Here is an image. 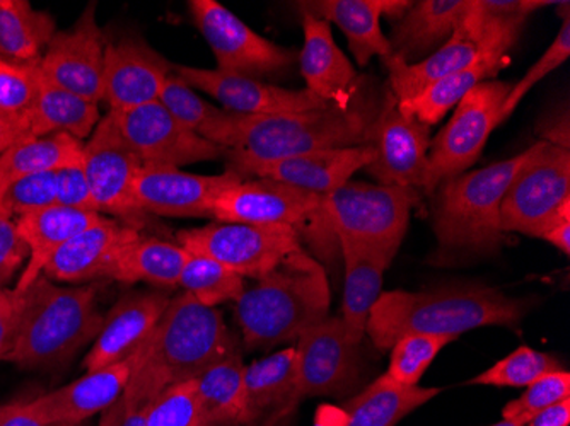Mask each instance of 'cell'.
I'll return each mask as SVG.
<instances>
[{
  "mask_svg": "<svg viewBox=\"0 0 570 426\" xmlns=\"http://www.w3.org/2000/svg\"><path fill=\"white\" fill-rule=\"evenodd\" d=\"M570 425V397L559 405L538 413L534 418L524 426H569Z\"/></svg>",
  "mask_w": 570,
  "mask_h": 426,
  "instance_id": "cell-54",
  "label": "cell"
},
{
  "mask_svg": "<svg viewBox=\"0 0 570 426\" xmlns=\"http://www.w3.org/2000/svg\"><path fill=\"white\" fill-rule=\"evenodd\" d=\"M521 31L523 30L511 31L501 40L487 44L473 62L443 77L441 81L425 89L417 98L399 101L400 110L412 115L428 127L439 123L446 117L448 111L454 108L473 88L482 85L487 79L492 81L504 67L509 66L511 62L509 50L514 48L520 40Z\"/></svg>",
  "mask_w": 570,
  "mask_h": 426,
  "instance_id": "cell-27",
  "label": "cell"
},
{
  "mask_svg": "<svg viewBox=\"0 0 570 426\" xmlns=\"http://www.w3.org/2000/svg\"><path fill=\"white\" fill-rule=\"evenodd\" d=\"M371 115L352 106H326L303 113L239 117L220 111L198 130V136L229 152L258 161H275L316 150L366 146Z\"/></svg>",
  "mask_w": 570,
  "mask_h": 426,
  "instance_id": "cell-3",
  "label": "cell"
},
{
  "mask_svg": "<svg viewBox=\"0 0 570 426\" xmlns=\"http://www.w3.org/2000/svg\"><path fill=\"white\" fill-rule=\"evenodd\" d=\"M569 204L570 150L541 140L530 147V156L509 182L501 204L502 230L541 239Z\"/></svg>",
  "mask_w": 570,
  "mask_h": 426,
  "instance_id": "cell-9",
  "label": "cell"
},
{
  "mask_svg": "<svg viewBox=\"0 0 570 426\" xmlns=\"http://www.w3.org/2000/svg\"><path fill=\"white\" fill-rule=\"evenodd\" d=\"M102 217L105 216L98 211L76 210L62 205H53L45 210L33 211L30 216L19 217L16 227L28 248V261L12 290L22 291L30 287L43 275L51 256L77 234L98 224Z\"/></svg>",
  "mask_w": 570,
  "mask_h": 426,
  "instance_id": "cell-28",
  "label": "cell"
},
{
  "mask_svg": "<svg viewBox=\"0 0 570 426\" xmlns=\"http://www.w3.org/2000/svg\"><path fill=\"white\" fill-rule=\"evenodd\" d=\"M188 9L191 21L214 51L220 72L262 81L264 77L281 76L296 62L293 50L261 37L216 0H190Z\"/></svg>",
  "mask_w": 570,
  "mask_h": 426,
  "instance_id": "cell-12",
  "label": "cell"
},
{
  "mask_svg": "<svg viewBox=\"0 0 570 426\" xmlns=\"http://www.w3.org/2000/svg\"><path fill=\"white\" fill-rule=\"evenodd\" d=\"M570 56V19L569 12L563 16L562 28L557 34L553 43L547 48L546 53L538 59V62L524 73L518 85L512 86L504 106H502V123L514 113L515 108L523 101L524 96L541 81L546 79L553 70L559 69L562 63L567 62Z\"/></svg>",
  "mask_w": 570,
  "mask_h": 426,
  "instance_id": "cell-46",
  "label": "cell"
},
{
  "mask_svg": "<svg viewBox=\"0 0 570 426\" xmlns=\"http://www.w3.org/2000/svg\"><path fill=\"white\" fill-rule=\"evenodd\" d=\"M28 261V248L19 236L16 220L0 214V288L24 268Z\"/></svg>",
  "mask_w": 570,
  "mask_h": 426,
  "instance_id": "cell-49",
  "label": "cell"
},
{
  "mask_svg": "<svg viewBox=\"0 0 570 426\" xmlns=\"http://www.w3.org/2000/svg\"><path fill=\"white\" fill-rule=\"evenodd\" d=\"M336 241L345 266L342 323L348 341L358 346L366 335L371 310L383 294V275L392 259L345 237H336Z\"/></svg>",
  "mask_w": 570,
  "mask_h": 426,
  "instance_id": "cell-30",
  "label": "cell"
},
{
  "mask_svg": "<svg viewBox=\"0 0 570 426\" xmlns=\"http://www.w3.org/2000/svg\"><path fill=\"white\" fill-rule=\"evenodd\" d=\"M528 156L530 149L487 168L463 172L439 186L434 210L438 251L432 258L435 266H453L494 255L505 245L502 198Z\"/></svg>",
  "mask_w": 570,
  "mask_h": 426,
  "instance_id": "cell-5",
  "label": "cell"
},
{
  "mask_svg": "<svg viewBox=\"0 0 570 426\" xmlns=\"http://www.w3.org/2000/svg\"><path fill=\"white\" fill-rule=\"evenodd\" d=\"M235 171L191 175L175 168H144L134 181L132 198L142 214L165 217H213V204L242 181Z\"/></svg>",
  "mask_w": 570,
  "mask_h": 426,
  "instance_id": "cell-20",
  "label": "cell"
},
{
  "mask_svg": "<svg viewBox=\"0 0 570 426\" xmlns=\"http://www.w3.org/2000/svg\"><path fill=\"white\" fill-rule=\"evenodd\" d=\"M296 409L297 406H287V408L278 409V412L272 413L264 422L255 426H289Z\"/></svg>",
  "mask_w": 570,
  "mask_h": 426,
  "instance_id": "cell-56",
  "label": "cell"
},
{
  "mask_svg": "<svg viewBox=\"0 0 570 426\" xmlns=\"http://www.w3.org/2000/svg\"><path fill=\"white\" fill-rule=\"evenodd\" d=\"M85 142L67 133L24 139L0 153V195L26 176L57 171L67 165L82 161Z\"/></svg>",
  "mask_w": 570,
  "mask_h": 426,
  "instance_id": "cell-38",
  "label": "cell"
},
{
  "mask_svg": "<svg viewBox=\"0 0 570 426\" xmlns=\"http://www.w3.org/2000/svg\"><path fill=\"white\" fill-rule=\"evenodd\" d=\"M570 397V374L567 370H557L534 380L527 387L523 396L508 403L502 415L508 422L524 426L538 413L546 412Z\"/></svg>",
  "mask_w": 570,
  "mask_h": 426,
  "instance_id": "cell-43",
  "label": "cell"
},
{
  "mask_svg": "<svg viewBox=\"0 0 570 426\" xmlns=\"http://www.w3.org/2000/svg\"><path fill=\"white\" fill-rule=\"evenodd\" d=\"M146 419L147 406H144L139 412H134L132 415H128L127 418L121 422L120 426H146Z\"/></svg>",
  "mask_w": 570,
  "mask_h": 426,
  "instance_id": "cell-57",
  "label": "cell"
},
{
  "mask_svg": "<svg viewBox=\"0 0 570 426\" xmlns=\"http://www.w3.org/2000/svg\"><path fill=\"white\" fill-rule=\"evenodd\" d=\"M490 426H521L518 423L508 422V419H502V422L495 423V425Z\"/></svg>",
  "mask_w": 570,
  "mask_h": 426,
  "instance_id": "cell-58",
  "label": "cell"
},
{
  "mask_svg": "<svg viewBox=\"0 0 570 426\" xmlns=\"http://www.w3.org/2000/svg\"><path fill=\"white\" fill-rule=\"evenodd\" d=\"M217 222L291 227L306 237L316 255L333 261L338 249L335 234L326 222L323 195L299 190L274 179L245 178L224 190L213 204Z\"/></svg>",
  "mask_w": 570,
  "mask_h": 426,
  "instance_id": "cell-7",
  "label": "cell"
},
{
  "mask_svg": "<svg viewBox=\"0 0 570 426\" xmlns=\"http://www.w3.org/2000/svg\"><path fill=\"white\" fill-rule=\"evenodd\" d=\"M18 325L8 360L21 368L56 367L72 358L101 331L92 287H60L41 275L16 291Z\"/></svg>",
  "mask_w": 570,
  "mask_h": 426,
  "instance_id": "cell-6",
  "label": "cell"
},
{
  "mask_svg": "<svg viewBox=\"0 0 570 426\" xmlns=\"http://www.w3.org/2000/svg\"><path fill=\"white\" fill-rule=\"evenodd\" d=\"M91 2L73 28L57 31L40 62L41 76L50 85L98 105L102 101L107 38L96 21Z\"/></svg>",
  "mask_w": 570,
  "mask_h": 426,
  "instance_id": "cell-17",
  "label": "cell"
},
{
  "mask_svg": "<svg viewBox=\"0 0 570 426\" xmlns=\"http://www.w3.org/2000/svg\"><path fill=\"white\" fill-rule=\"evenodd\" d=\"M158 102L176 121L197 133L207 121L213 120L223 111L217 106L202 99L195 89L185 85L175 73L166 79Z\"/></svg>",
  "mask_w": 570,
  "mask_h": 426,
  "instance_id": "cell-45",
  "label": "cell"
},
{
  "mask_svg": "<svg viewBox=\"0 0 570 426\" xmlns=\"http://www.w3.org/2000/svg\"><path fill=\"white\" fill-rule=\"evenodd\" d=\"M179 287L205 307L236 303L245 291V278L209 256L191 255L185 262Z\"/></svg>",
  "mask_w": 570,
  "mask_h": 426,
  "instance_id": "cell-39",
  "label": "cell"
},
{
  "mask_svg": "<svg viewBox=\"0 0 570 426\" xmlns=\"http://www.w3.org/2000/svg\"><path fill=\"white\" fill-rule=\"evenodd\" d=\"M0 426H62L41 422L26 408L24 402L0 405Z\"/></svg>",
  "mask_w": 570,
  "mask_h": 426,
  "instance_id": "cell-52",
  "label": "cell"
},
{
  "mask_svg": "<svg viewBox=\"0 0 570 426\" xmlns=\"http://www.w3.org/2000/svg\"><path fill=\"white\" fill-rule=\"evenodd\" d=\"M439 393L438 387L403 386L383 374L342 408L347 412L348 426H396Z\"/></svg>",
  "mask_w": 570,
  "mask_h": 426,
  "instance_id": "cell-35",
  "label": "cell"
},
{
  "mask_svg": "<svg viewBox=\"0 0 570 426\" xmlns=\"http://www.w3.org/2000/svg\"><path fill=\"white\" fill-rule=\"evenodd\" d=\"M43 76L40 63H11L0 60V115L28 125Z\"/></svg>",
  "mask_w": 570,
  "mask_h": 426,
  "instance_id": "cell-41",
  "label": "cell"
},
{
  "mask_svg": "<svg viewBox=\"0 0 570 426\" xmlns=\"http://www.w3.org/2000/svg\"><path fill=\"white\" fill-rule=\"evenodd\" d=\"M524 22L527 21L512 22V24L505 26L504 30L499 31L495 37L490 38L485 43H475L469 38L453 33V37L443 47L438 48L432 56L425 57L419 62L406 63L400 57H386L383 60L384 67L390 73L392 95L395 96L396 101H410V99L417 98L425 89L441 81L443 77L450 76V73L460 70L461 67L473 62L487 44L501 40L504 34L511 33V31L523 30Z\"/></svg>",
  "mask_w": 570,
  "mask_h": 426,
  "instance_id": "cell-29",
  "label": "cell"
},
{
  "mask_svg": "<svg viewBox=\"0 0 570 426\" xmlns=\"http://www.w3.org/2000/svg\"><path fill=\"white\" fill-rule=\"evenodd\" d=\"M57 204L56 171L37 172L12 182L0 195V214L18 220Z\"/></svg>",
  "mask_w": 570,
  "mask_h": 426,
  "instance_id": "cell-44",
  "label": "cell"
},
{
  "mask_svg": "<svg viewBox=\"0 0 570 426\" xmlns=\"http://www.w3.org/2000/svg\"><path fill=\"white\" fill-rule=\"evenodd\" d=\"M511 88L509 82L485 81L458 102L453 117L429 147L425 194L434 195L444 181L469 172L479 161L490 133L502 123V106Z\"/></svg>",
  "mask_w": 570,
  "mask_h": 426,
  "instance_id": "cell-10",
  "label": "cell"
},
{
  "mask_svg": "<svg viewBox=\"0 0 570 426\" xmlns=\"http://www.w3.org/2000/svg\"><path fill=\"white\" fill-rule=\"evenodd\" d=\"M451 341L454 339L448 336H403L393 345L387 376L403 386H419L429 365Z\"/></svg>",
  "mask_w": 570,
  "mask_h": 426,
  "instance_id": "cell-42",
  "label": "cell"
},
{
  "mask_svg": "<svg viewBox=\"0 0 570 426\" xmlns=\"http://www.w3.org/2000/svg\"><path fill=\"white\" fill-rule=\"evenodd\" d=\"M176 242L191 255L209 256L243 278H261L293 252L303 251L291 227L217 222L176 232Z\"/></svg>",
  "mask_w": 570,
  "mask_h": 426,
  "instance_id": "cell-11",
  "label": "cell"
},
{
  "mask_svg": "<svg viewBox=\"0 0 570 426\" xmlns=\"http://www.w3.org/2000/svg\"><path fill=\"white\" fill-rule=\"evenodd\" d=\"M330 284L323 265L297 251L255 278L236 300V319L249 350L299 338L330 313Z\"/></svg>",
  "mask_w": 570,
  "mask_h": 426,
  "instance_id": "cell-4",
  "label": "cell"
},
{
  "mask_svg": "<svg viewBox=\"0 0 570 426\" xmlns=\"http://www.w3.org/2000/svg\"><path fill=\"white\" fill-rule=\"evenodd\" d=\"M56 33V19L28 0H0L2 62L40 63Z\"/></svg>",
  "mask_w": 570,
  "mask_h": 426,
  "instance_id": "cell-36",
  "label": "cell"
},
{
  "mask_svg": "<svg viewBox=\"0 0 570 426\" xmlns=\"http://www.w3.org/2000/svg\"><path fill=\"white\" fill-rule=\"evenodd\" d=\"M173 73L191 89H198L219 101L227 113L239 115V117L303 113V111L322 110L330 106L307 89L294 91V89L278 88L261 79L235 76L217 69L173 66Z\"/></svg>",
  "mask_w": 570,
  "mask_h": 426,
  "instance_id": "cell-18",
  "label": "cell"
},
{
  "mask_svg": "<svg viewBox=\"0 0 570 426\" xmlns=\"http://www.w3.org/2000/svg\"><path fill=\"white\" fill-rule=\"evenodd\" d=\"M188 256L190 252L178 242L139 234L118 251L105 278L121 284L146 281L156 287H178Z\"/></svg>",
  "mask_w": 570,
  "mask_h": 426,
  "instance_id": "cell-33",
  "label": "cell"
},
{
  "mask_svg": "<svg viewBox=\"0 0 570 426\" xmlns=\"http://www.w3.org/2000/svg\"><path fill=\"white\" fill-rule=\"evenodd\" d=\"M419 204L417 190L403 186L348 181L323 195L326 222L335 237L395 258Z\"/></svg>",
  "mask_w": 570,
  "mask_h": 426,
  "instance_id": "cell-8",
  "label": "cell"
},
{
  "mask_svg": "<svg viewBox=\"0 0 570 426\" xmlns=\"http://www.w3.org/2000/svg\"><path fill=\"white\" fill-rule=\"evenodd\" d=\"M541 239L556 246L563 255L570 252V204L560 210L559 217L550 224L549 229L543 232Z\"/></svg>",
  "mask_w": 570,
  "mask_h": 426,
  "instance_id": "cell-51",
  "label": "cell"
},
{
  "mask_svg": "<svg viewBox=\"0 0 570 426\" xmlns=\"http://www.w3.org/2000/svg\"><path fill=\"white\" fill-rule=\"evenodd\" d=\"M82 166L98 214L139 229L146 214L134 204L132 188L142 162L111 113L101 118L85 142Z\"/></svg>",
  "mask_w": 570,
  "mask_h": 426,
  "instance_id": "cell-13",
  "label": "cell"
},
{
  "mask_svg": "<svg viewBox=\"0 0 570 426\" xmlns=\"http://www.w3.org/2000/svg\"><path fill=\"white\" fill-rule=\"evenodd\" d=\"M313 426H348V415L342 406L320 405Z\"/></svg>",
  "mask_w": 570,
  "mask_h": 426,
  "instance_id": "cell-55",
  "label": "cell"
},
{
  "mask_svg": "<svg viewBox=\"0 0 570 426\" xmlns=\"http://www.w3.org/2000/svg\"><path fill=\"white\" fill-rule=\"evenodd\" d=\"M24 139H33L30 127L22 121L11 120L0 115V153Z\"/></svg>",
  "mask_w": 570,
  "mask_h": 426,
  "instance_id": "cell-53",
  "label": "cell"
},
{
  "mask_svg": "<svg viewBox=\"0 0 570 426\" xmlns=\"http://www.w3.org/2000/svg\"><path fill=\"white\" fill-rule=\"evenodd\" d=\"M470 0H421L396 22L390 44L392 56L410 63L443 47L463 19Z\"/></svg>",
  "mask_w": 570,
  "mask_h": 426,
  "instance_id": "cell-31",
  "label": "cell"
},
{
  "mask_svg": "<svg viewBox=\"0 0 570 426\" xmlns=\"http://www.w3.org/2000/svg\"><path fill=\"white\" fill-rule=\"evenodd\" d=\"M99 121L101 115L98 105L50 85L45 79L28 118L33 139L67 133L81 142L91 137Z\"/></svg>",
  "mask_w": 570,
  "mask_h": 426,
  "instance_id": "cell-37",
  "label": "cell"
},
{
  "mask_svg": "<svg viewBox=\"0 0 570 426\" xmlns=\"http://www.w3.org/2000/svg\"><path fill=\"white\" fill-rule=\"evenodd\" d=\"M171 297L163 291H134L121 297L108 316L82 361L86 371L125 360L158 328Z\"/></svg>",
  "mask_w": 570,
  "mask_h": 426,
  "instance_id": "cell-23",
  "label": "cell"
},
{
  "mask_svg": "<svg viewBox=\"0 0 570 426\" xmlns=\"http://www.w3.org/2000/svg\"><path fill=\"white\" fill-rule=\"evenodd\" d=\"M301 22L299 67L307 91L341 110H351L358 88L354 66L333 40L328 22L309 14H303Z\"/></svg>",
  "mask_w": 570,
  "mask_h": 426,
  "instance_id": "cell-25",
  "label": "cell"
},
{
  "mask_svg": "<svg viewBox=\"0 0 570 426\" xmlns=\"http://www.w3.org/2000/svg\"><path fill=\"white\" fill-rule=\"evenodd\" d=\"M140 346L125 360L99 370L86 371L81 379L24 402L38 419L51 425L81 426L86 419L107 412L120 399L134 368L139 361Z\"/></svg>",
  "mask_w": 570,
  "mask_h": 426,
  "instance_id": "cell-22",
  "label": "cell"
},
{
  "mask_svg": "<svg viewBox=\"0 0 570 426\" xmlns=\"http://www.w3.org/2000/svg\"><path fill=\"white\" fill-rule=\"evenodd\" d=\"M171 73L173 63L140 38L108 43L102 79V101L110 108L108 113H127L158 101Z\"/></svg>",
  "mask_w": 570,
  "mask_h": 426,
  "instance_id": "cell-21",
  "label": "cell"
},
{
  "mask_svg": "<svg viewBox=\"0 0 570 426\" xmlns=\"http://www.w3.org/2000/svg\"><path fill=\"white\" fill-rule=\"evenodd\" d=\"M245 364L239 350L230 351L195 379L200 426H243Z\"/></svg>",
  "mask_w": 570,
  "mask_h": 426,
  "instance_id": "cell-34",
  "label": "cell"
},
{
  "mask_svg": "<svg viewBox=\"0 0 570 426\" xmlns=\"http://www.w3.org/2000/svg\"><path fill=\"white\" fill-rule=\"evenodd\" d=\"M235 350V336L219 310L202 306L187 291L171 297L158 328L140 346L139 361L120 399L102 413L98 426H120L128 415L171 387L197 379Z\"/></svg>",
  "mask_w": 570,
  "mask_h": 426,
  "instance_id": "cell-1",
  "label": "cell"
},
{
  "mask_svg": "<svg viewBox=\"0 0 570 426\" xmlns=\"http://www.w3.org/2000/svg\"><path fill=\"white\" fill-rule=\"evenodd\" d=\"M413 2L409 0H311L299 2L301 14L315 16L323 21L335 22L347 38L348 47L358 66L370 63L373 57L392 56V44L381 30V18L400 19Z\"/></svg>",
  "mask_w": 570,
  "mask_h": 426,
  "instance_id": "cell-24",
  "label": "cell"
},
{
  "mask_svg": "<svg viewBox=\"0 0 570 426\" xmlns=\"http://www.w3.org/2000/svg\"><path fill=\"white\" fill-rule=\"evenodd\" d=\"M18 325V296L14 290L0 288V361L8 360L14 345Z\"/></svg>",
  "mask_w": 570,
  "mask_h": 426,
  "instance_id": "cell-50",
  "label": "cell"
},
{
  "mask_svg": "<svg viewBox=\"0 0 570 426\" xmlns=\"http://www.w3.org/2000/svg\"><path fill=\"white\" fill-rule=\"evenodd\" d=\"M357 376V346L348 341L342 317L328 316L297 338L294 406L313 396L342 397Z\"/></svg>",
  "mask_w": 570,
  "mask_h": 426,
  "instance_id": "cell-16",
  "label": "cell"
},
{
  "mask_svg": "<svg viewBox=\"0 0 570 426\" xmlns=\"http://www.w3.org/2000/svg\"><path fill=\"white\" fill-rule=\"evenodd\" d=\"M227 159L229 171L238 172L239 176L274 179L299 190L328 195L351 181L355 172L366 169L373 162L374 149L371 146H358L316 150L275 161H258L227 150Z\"/></svg>",
  "mask_w": 570,
  "mask_h": 426,
  "instance_id": "cell-19",
  "label": "cell"
},
{
  "mask_svg": "<svg viewBox=\"0 0 570 426\" xmlns=\"http://www.w3.org/2000/svg\"><path fill=\"white\" fill-rule=\"evenodd\" d=\"M243 426H255L272 413L293 405L296 389V346L245 365Z\"/></svg>",
  "mask_w": 570,
  "mask_h": 426,
  "instance_id": "cell-32",
  "label": "cell"
},
{
  "mask_svg": "<svg viewBox=\"0 0 570 426\" xmlns=\"http://www.w3.org/2000/svg\"><path fill=\"white\" fill-rule=\"evenodd\" d=\"M530 303L512 299L498 288L450 285L435 290L383 291L371 310L366 333L380 350H392L406 335L448 336L483 326L514 328L523 321Z\"/></svg>",
  "mask_w": 570,
  "mask_h": 426,
  "instance_id": "cell-2",
  "label": "cell"
},
{
  "mask_svg": "<svg viewBox=\"0 0 570 426\" xmlns=\"http://www.w3.org/2000/svg\"><path fill=\"white\" fill-rule=\"evenodd\" d=\"M144 168H175L227 157V149L176 121L158 101L111 113Z\"/></svg>",
  "mask_w": 570,
  "mask_h": 426,
  "instance_id": "cell-15",
  "label": "cell"
},
{
  "mask_svg": "<svg viewBox=\"0 0 570 426\" xmlns=\"http://www.w3.org/2000/svg\"><path fill=\"white\" fill-rule=\"evenodd\" d=\"M56 181L57 204L76 210L98 211L82 161L57 169Z\"/></svg>",
  "mask_w": 570,
  "mask_h": 426,
  "instance_id": "cell-48",
  "label": "cell"
},
{
  "mask_svg": "<svg viewBox=\"0 0 570 426\" xmlns=\"http://www.w3.org/2000/svg\"><path fill=\"white\" fill-rule=\"evenodd\" d=\"M562 370L559 358L520 346L498 364L469 380V386L528 387L547 374Z\"/></svg>",
  "mask_w": 570,
  "mask_h": 426,
  "instance_id": "cell-40",
  "label": "cell"
},
{
  "mask_svg": "<svg viewBox=\"0 0 570 426\" xmlns=\"http://www.w3.org/2000/svg\"><path fill=\"white\" fill-rule=\"evenodd\" d=\"M146 426H200L195 380L171 387L147 405Z\"/></svg>",
  "mask_w": 570,
  "mask_h": 426,
  "instance_id": "cell-47",
  "label": "cell"
},
{
  "mask_svg": "<svg viewBox=\"0 0 570 426\" xmlns=\"http://www.w3.org/2000/svg\"><path fill=\"white\" fill-rule=\"evenodd\" d=\"M139 229L125 226L110 217L77 234L45 266L51 281L85 284L107 277L108 268L121 248L139 236Z\"/></svg>",
  "mask_w": 570,
  "mask_h": 426,
  "instance_id": "cell-26",
  "label": "cell"
},
{
  "mask_svg": "<svg viewBox=\"0 0 570 426\" xmlns=\"http://www.w3.org/2000/svg\"><path fill=\"white\" fill-rule=\"evenodd\" d=\"M366 146L374 149L366 171L381 185L424 188L431 127L400 110L392 91L386 95L383 110L371 121Z\"/></svg>",
  "mask_w": 570,
  "mask_h": 426,
  "instance_id": "cell-14",
  "label": "cell"
}]
</instances>
